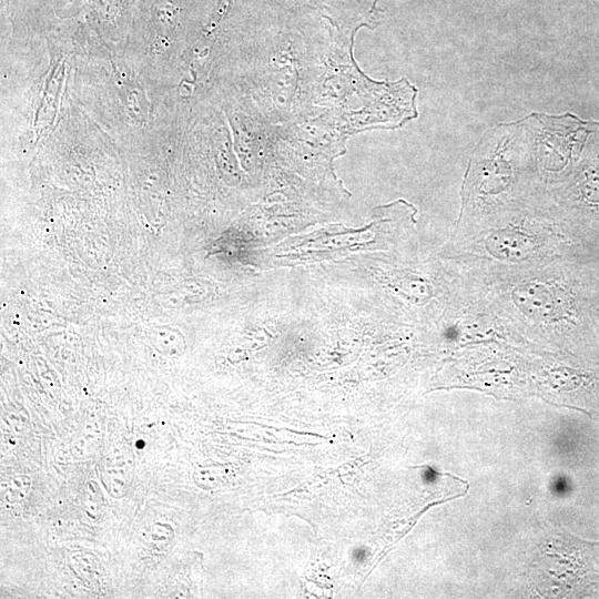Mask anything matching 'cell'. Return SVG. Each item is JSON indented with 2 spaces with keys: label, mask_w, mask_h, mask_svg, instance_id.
Returning a JSON list of instances; mask_svg holds the SVG:
<instances>
[{
  "label": "cell",
  "mask_w": 599,
  "mask_h": 599,
  "mask_svg": "<svg viewBox=\"0 0 599 599\" xmlns=\"http://www.w3.org/2000/svg\"><path fill=\"white\" fill-rule=\"evenodd\" d=\"M512 300L522 313L534 319L572 322L578 316L573 297L560 286L541 282L519 284L512 291Z\"/></svg>",
  "instance_id": "cell-1"
},
{
  "label": "cell",
  "mask_w": 599,
  "mask_h": 599,
  "mask_svg": "<svg viewBox=\"0 0 599 599\" xmlns=\"http://www.w3.org/2000/svg\"><path fill=\"white\" fill-rule=\"evenodd\" d=\"M486 248L498 260L520 262L532 254L535 242L525 233L515 230H499L487 237Z\"/></svg>",
  "instance_id": "cell-2"
},
{
  "label": "cell",
  "mask_w": 599,
  "mask_h": 599,
  "mask_svg": "<svg viewBox=\"0 0 599 599\" xmlns=\"http://www.w3.org/2000/svg\"><path fill=\"white\" fill-rule=\"evenodd\" d=\"M598 309H599V294H598Z\"/></svg>",
  "instance_id": "cell-3"
}]
</instances>
